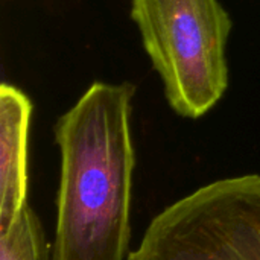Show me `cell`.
<instances>
[{"label":"cell","mask_w":260,"mask_h":260,"mask_svg":"<svg viewBox=\"0 0 260 260\" xmlns=\"http://www.w3.org/2000/svg\"><path fill=\"white\" fill-rule=\"evenodd\" d=\"M30 99L15 85H0V233L27 206Z\"/></svg>","instance_id":"obj_4"},{"label":"cell","mask_w":260,"mask_h":260,"mask_svg":"<svg viewBox=\"0 0 260 260\" xmlns=\"http://www.w3.org/2000/svg\"><path fill=\"white\" fill-rule=\"evenodd\" d=\"M126 260H260V175L216 180L175 201Z\"/></svg>","instance_id":"obj_3"},{"label":"cell","mask_w":260,"mask_h":260,"mask_svg":"<svg viewBox=\"0 0 260 260\" xmlns=\"http://www.w3.org/2000/svg\"><path fill=\"white\" fill-rule=\"evenodd\" d=\"M0 260H49L40 219L29 206L0 233Z\"/></svg>","instance_id":"obj_5"},{"label":"cell","mask_w":260,"mask_h":260,"mask_svg":"<svg viewBox=\"0 0 260 260\" xmlns=\"http://www.w3.org/2000/svg\"><path fill=\"white\" fill-rule=\"evenodd\" d=\"M131 82H93L55 123L61 155L49 260H125L136 152Z\"/></svg>","instance_id":"obj_1"},{"label":"cell","mask_w":260,"mask_h":260,"mask_svg":"<svg viewBox=\"0 0 260 260\" xmlns=\"http://www.w3.org/2000/svg\"><path fill=\"white\" fill-rule=\"evenodd\" d=\"M131 18L169 107L187 119L209 113L229 87L233 23L219 0H131Z\"/></svg>","instance_id":"obj_2"}]
</instances>
